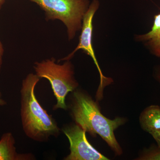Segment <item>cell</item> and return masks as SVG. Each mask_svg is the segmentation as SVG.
<instances>
[{
  "label": "cell",
  "instance_id": "6da1fadb",
  "mask_svg": "<svg viewBox=\"0 0 160 160\" xmlns=\"http://www.w3.org/2000/svg\"><path fill=\"white\" fill-rule=\"evenodd\" d=\"M71 114L76 123L92 135L98 134L116 154L122 150L116 139L114 131L125 122L123 118L110 120L102 114L96 102L84 92L76 89L73 92Z\"/></svg>",
  "mask_w": 160,
  "mask_h": 160
},
{
  "label": "cell",
  "instance_id": "7a4b0ae2",
  "mask_svg": "<svg viewBox=\"0 0 160 160\" xmlns=\"http://www.w3.org/2000/svg\"><path fill=\"white\" fill-rule=\"evenodd\" d=\"M40 78L29 73L23 81L21 94V114L23 130L28 137L38 142L57 137L59 128L51 115L40 105L35 94V88Z\"/></svg>",
  "mask_w": 160,
  "mask_h": 160
},
{
  "label": "cell",
  "instance_id": "3957f363",
  "mask_svg": "<svg viewBox=\"0 0 160 160\" xmlns=\"http://www.w3.org/2000/svg\"><path fill=\"white\" fill-rule=\"evenodd\" d=\"M37 75L48 80L57 100L53 109H66V98L70 92L77 89L78 83L75 78L74 69L69 60L62 65L55 63V59L44 60L36 62L34 66Z\"/></svg>",
  "mask_w": 160,
  "mask_h": 160
},
{
  "label": "cell",
  "instance_id": "277c9868",
  "mask_svg": "<svg viewBox=\"0 0 160 160\" xmlns=\"http://www.w3.org/2000/svg\"><path fill=\"white\" fill-rule=\"evenodd\" d=\"M45 13L46 19L59 20L67 28L69 40L82 28L83 18L89 6V0H29Z\"/></svg>",
  "mask_w": 160,
  "mask_h": 160
},
{
  "label": "cell",
  "instance_id": "5b68a950",
  "mask_svg": "<svg viewBox=\"0 0 160 160\" xmlns=\"http://www.w3.org/2000/svg\"><path fill=\"white\" fill-rule=\"evenodd\" d=\"M99 2L98 0H93L89 5V8L83 18L82 25V32L79 37V41L76 48L67 57L61 60L67 61L71 59L76 52L82 49L86 54L89 56L93 60L100 74V84L98 89V95L99 98L101 96V92L102 91L105 86L111 84L112 80L111 78H106L103 75L98 61L97 59L94 50L92 46V34L93 25L92 21L99 7Z\"/></svg>",
  "mask_w": 160,
  "mask_h": 160
},
{
  "label": "cell",
  "instance_id": "8992f818",
  "mask_svg": "<svg viewBox=\"0 0 160 160\" xmlns=\"http://www.w3.org/2000/svg\"><path fill=\"white\" fill-rule=\"evenodd\" d=\"M70 143V153L66 160H106L108 158L94 149L86 138V132L76 123L62 129Z\"/></svg>",
  "mask_w": 160,
  "mask_h": 160
},
{
  "label": "cell",
  "instance_id": "52a82bcc",
  "mask_svg": "<svg viewBox=\"0 0 160 160\" xmlns=\"http://www.w3.org/2000/svg\"><path fill=\"white\" fill-rule=\"evenodd\" d=\"M135 40L144 42L152 54L160 58V13L154 16L151 30L146 34L137 35Z\"/></svg>",
  "mask_w": 160,
  "mask_h": 160
},
{
  "label": "cell",
  "instance_id": "ba28073f",
  "mask_svg": "<svg viewBox=\"0 0 160 160\" xmlns=\"http://www.w3.org/2000/svg\"><path fill=\"white\" fill-rule=\"evenodd\" d=\"M143 130L152 136L160 131V106L151 105L146 108L140 116Z\"/></svg>",
  "mask_w": 160,
  "mask_h": 160
},
{
  "label": "cell",
  "instance_id": "9c48e42d",
  "mask_svg": "<svg viewBox=\"0 0 160 160\" xmlns=\"http://www.w3.org/2000/svg\"><path fill=\"white\" fill-rule=\"evenodd\" d=\"M14 138L11 132H6L0 139V160H30L31 155L20 154L15 147Z\"/></svg>",
  "mask_w": 160,
  "mask_h": 160
},
{
  "label": "cell",
  "instance_id": "30bf717a",
  "mask_svg": "<svg viewBox=\"0 0 160 160\" xmlns=\"http://www.w3.org/2000/svg\"><path fill=\"white\" fill-rule=\"evenodd\" d=\"M138 159L160 160V146L158 145L146 149Z\"/></svg>",
  "mask_w": 160,
  "mask_h": 160
},
{
  "label": "cell",
  "instance_id": "8fae6325",
  "mask_svg": "<svg viewBox=\"0 0 160 160\" xmlns=\"http://www.w3.org/2000/svg\"><path fill=\"white\" fill-rule=\"evenodd\" d=\"M4 52V49L2 44L0 41V72H1V68H2V58Z\"/></svg>",
  "mask_w": 160,
  "mask_h": 160
},
{
  "label": "cell",
  "instance_id": "7c38bea8",
  "mask_svg": "<svg viewBox=\"0 0 160 160\" xmlns=\"http://www.w3.org/2000/svg\"><path fill=\"white\" fill-rule=\"evenodd\" d=\"M152 137L157 143L158 146H160V131L152 135Z\"/></svg>",
  "mask_w": 160,
  "mask_h": 160
},
{
  "label": "cell",
  "instance_id": "4fadbf2b",
  "mask_svg": "<svg viewBox=\"0 0 160 160\" xmlns=\"http://www.w3.org/2000/svg\"><path fill=\"white\" fill-rule=\"evenodd\" d=\"M156 77L157 80L160 84V67L158 69L157 71L156 75Z\"/></svg>",
  "mask_w": 160,
  "mask_h": 160
},
{
  "label": "cell",
  "instance_id": "5bb4252c",
  "mask_svg": "<svg viewBox=\"0 0 160 160\" xmlns=\"http://www.w3.org/2000/svg\"><path fill=\"white\" fill-rule=\"evenodd\" d=\"M6 102L2 98V94H1V92H0V106H4V105H6Z\"/></svg>",
  "mask_w": 160,
  "mask_h": 160
},
{
  "label": "cell",
  "instance_id": "9a60e30c",
  "mask_svg": "<svg viewBox=\"0 0 160 160\" xmlns=\"http://www.w3.org/2000/svg\"><path fill=\"white\" fill-rule=\"evenodd\" d=\"M6 0H0V9L2 8V6L4 5Z\"/></svg>",
  "mask_w": 160,
  "mask_h": 160
}]
</instances>
